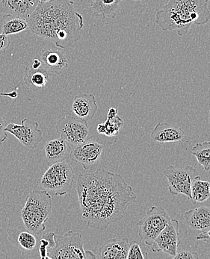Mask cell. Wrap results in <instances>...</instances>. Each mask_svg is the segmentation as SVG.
Segmentation results:
<instances>
[{
  "label": "cell",
  "mask_w": 210,
  "mask_h": 259,
  "mask_svg": "<svg viewBox=\"0 0 210 259\" xmlns=\"http://www.w3.org/2000/svg\"><path fill=\"white\" fill-rule=\"evenodd\" d=\"M76 191L83 221L90 228L102 230L121 220L137 198L121 175L103 168L80 174Z\"/></svg>",
  "instance_id": "cell-1"
},
{
  "label": "cell",
  "mask_w": 210,
  "mask_h": 259,
  "mask_svg": "<svg viewBox=\"0 0 210 259\" xmlns=\"http://www.w3.org/2000/svg\"><path fill=\"white\" fill-rule=\"evenodd\" d=\"M26 20L33 34L60 49L68 48L80 40L84 26L82 15L75 10L70 0L39 3Z\"/></svg>",
  "instance_id": "cell-2"
},
{
  "label": "cell",
  "mask_w": 210,
  "mask_h": 259,
  "mask_svg": "<svg viewBox=\"0 0 210 259\" xmlns=\"http://www.w3.org/2000/svg\"><path fill=\"white\" fill-rule=\"evenodd\" d=\"M209 0H169L156 12L155 23L162 31H175L186 35L193 25L202 26L210 20Z\"/></svg>",
  "instance_id": "cell-3"
},
{
  "label": "cell",
  "mask_w": 210,
  "mask_h": 259,
  "mask_svg": "<svg viewBox=\"0 0 210 259\" xmlns=\"http://www.w3.org/2000/svg\"><path fill=\"white\" fill-rule=\"evenodd\" d=\"M53 200L48 191L34 190L26 197L21 210L25 229L40 237L46 229V223L52 213Z\"/></svg>",
  "instance_id": "cell-4"
},
{
  "label": "cell",
  "mask_w": 210,
  "mask_h": 259,
  "mask_svg": "<svg viewBox=\"0 0 210 259\" xmlns=\"http://www.w3.org/2000/svg\"><path fill=\"white\" fill-rule=\"evenodd\" d=\"M75 180L74 171L71 164L66 161L50 165L38 185L50 195L63 196L69 192Z\"/></svg>",
  "instance_id": "cell-5"
},
{
  "label": "cell",
  "mask_w": 210,
  "mask_h": 259,
  "mask_svg": "<svg viewBox=\"0 0 210 259\" xmlns=\"http://www.w3.org/2000/svg\"><path fill=\"white\" fill-rule=\"evenodd\" d=\"M170 221V216L164 208L152 205L142 219L137 223L141 241L148 246H153L155 239Z\"/></svg>",
  "instance_id": "cell-6"
},
{
  "label": "cell",
  "mask_w": 210,
  "mask_h": 259,
  "mask_svg": "<svg viewBox=\"0 0 210 259\" xmlns=\"http://www.w3.org/2000/svg\"><path fill=\"white\" fill-rule=\"evenodd\" d=\"M56 245L48 252L50 259L86 258L84 241L79 232L68 231L63 235H55Z\"/></svg>",
  "instance_id": "cell-7"
},
{
  "label": "cell",
  "mask_w": 210,
  "mask_h": 259,
  "mask_svg": "<svg viewBox=\"0 0 210 259\" xmlns=\"http://www.w3.org/2000/svg\"><path fill=\"white\" fill-rule=\"evenodd\" d=\"M169 183V191L172 196L183 194L189 199H192L191 185L198 172L195 168L190 165L183 168L169 166L162 172Z\"/></svg>",
  "instance_id": "cell-8"
},
{
  "label": "cell",
  "mask_w": 210,
  "mask_h": 259,
  "mask_svg": "<svg viewBox=\"0 0 210 259\" xmlns=\"http://www.w3.org/2000/svg\"><path fill=\"white\" fill-rule=\"evenodd\" d=\"M56 130L60 138L74 147L85 142L89 134L87 122L69 114L58 120Z\"/></svg>",
  "instance_id": "cell-9"
},
{
  "label": "cell",
  "mask_w": 210,
  "mask_h": 259,
  "mask_svg": "<svg viewBox=\"0 0 210 259\" xmlns=\"http://www.w3.org/2000/svg\"><path fill=\"white\" fill-rule=\"evenodd\" d=\"M5 131L15 136L20 144L29 149H35L43 138V133L38 128V122L32 121L28 118L22 120L20 125L8 124Z\"/></svg>",
  "instance_id": "cell-10"
},
{
  "label": "cell",
  "mask_w": 210,
  "mask_h": 259,
  "mask_svg": "<svg viewBox=\"0 0 210 259\" xmlns=\"http://www.w3.org/2000/svg\"><path fill=\"white\" fill-rule=\"evenodd\" d=\"M103 150V144L90 140L75 146L69 157L72 161L81 164L85 169H91L100 162Z\"/></svg>",
  "instance_id": "cell-11"
},
{
  "label": "cell",
  "mask_w": 210,
  "mask_h": 259,
  "mask_svg": "<svg viewBox=\"0 0 210 259\" xmlns=\"http://www.w3.org/2000/svg\"><path fill=\"white\" fill-rule=\"evenodd\" d=\"M180 241V226L179 221L171 218L170 222L155 239L152 251L163 252L174 258L178 253Z\"/></svg>",
  "instance_id": "cell-12"
},
{
  "label": "cell",
  "mask_w": 210,
  "mask_h": 259,
  "mask_svg": "<svg viewBox=\"0 0 210 259\" xmlns=\"http://www.w3.org/2000/svg\"><path fill=\"white\" fill-rule=\"evenodd\" d=\"M97 109L98 107L94 94L80 93L73 98L72 111L75 117L81 120L91 121L95 117Z\"/></svg>",
  "instance_id": "cell-13"
},
{
  "label": "cell",
  "mask_w": 210,
  "mask_h": 259,
  "mask_svg": "<svg viewBox=\"0 0 210 259\" xmlns=\"http://www.w3.org/2000/svg\"><path fill=\"white\" fill-rule=\"evenodd\" d=\"M40 0H0V13L27 19L38 6Z\"/></svg>",
  "instance_id": "cell-14"
},
{
  "label": "cell",
  "mask_w": 210,
  "mask_h": 259,
  "mask_svg": "<svg viewBox=\"0 0 210 259\" xmlns=\"http://www.w3.org/2000/svg\"><path fill=\"white\" fill-rule=\"evenodd\" d=\"M185 136L186 133L183 128L165 122H159L150 135V138L153 141L161 144L181 142Z\"/></svg>",
  "instance_id": "cell-15"
},
{
  "label": "cell",
  "mask_w": 210,
  "mask_h": 259,
  "mask_svg": "<svg viewBox=\"0 0 210 259\" xmlns=\"http://www.w3.org/2000/svg\"><path fill=\"white\" fill-rule=\"evenodd\" d=\"M40 60L50 74H62L68 65V59L65 53L60 50L44 49L40 53Z\"/></svg>",
  "instance_id": "cell-16"
},
{
  "label": "cell",
  "mask_w": 210,
  "mask_h": 259,
  "mask_svg": "<svg viewBox=\"0 0 210 259\" xmlns=\"http://www.w3.org/2000/svg\"><path fill=\"white\" fill-rule=\"evenodd\" d=\"M129 241L123 238L108 240L99 249V257L103 259H127L129 251Z\"/></svg>",
  "instance_id": "cell-17"
},
{
  "label": "cell",
  "mask_w": 210,
  "mask_h": 259,
  "mask_svg": "<svg viewBox=\"0 0 210 259\" xmlns=\"http://www.w3.org/2000/svg\"><path fill=\"white\" fill-rule=\"evenodd\" d=\"M186 225L194 230L205 232L210 229V207L200 206L184 213Z\"/></svg>",
  "instance_id": "cell-18"
},
{
  "label": "cell",
  "mask_w": 210,
  "mask_h": 259,
  "mask_svg": "<svg viewBox=\"0 0 210 259\" xmlns=\"http://www.w3.org/2000/svg\"><path fill=\"white\" fill-rule=\"evenodd\" d=\"M9 232L11 242L20 249L23 253L33 254L38 251L39 241L37 235L26 230Z\"/></svg>",
  "instance_id": "cell-19"
},
{
  "label": "cell",
  "mask_w": 210,
  "mask_h": 259,
  "mask_svg": "<svg viewBox=\"0 0 210 259\" xmlns=\"http://www.w3.org/2000/svg\"><path fill=\"white\" fill-rule=\"evenodd\" d=\"M46 162L48 165L66 161L69 158V144L62 138L52 140L45 144Z\"/></svg>",
  "instance_id": "cell-20"
},
{
  "label": "cell",
  "mask_w": 210,
  "mask_h": 259,
  "mask_svg": "<svg viewBox=\"0 0 210 259\" xmlns=\"http://www.w3.org/2000/svg\"><path fill=\"white\" fill-rule=\"evenodd\" d=\"M50 72L42 64L38 68H33L31 66L26 67L25 70L23 81L25 84L33 91L40 90L46 87L50 78Z\"/></svg>",
  "instance_id": "cell-21"
},
{
  "label": "cell",
  "mask_w": 210,
  "mask_h": 259,
  "mask_svg": "<svg viewBox=\"0 0 210 259\" xmlns=\"http://www.w3.org/2000/svg\"><path fill=\"white\" fill-rule=\"evenodd\" d=\"M29 29L27 20L23 17L3 15L0 17V30L6 35L18 34Z\"/></svg>",
  "instance_id": "cell-22"
},
{
  "label": "cell",
  "mask_w": 210,
  "mask_h": 259,
  "mask_svg": "<svg viewBox=\"0 0 210 259\" xmlns=\"http://www.w3.org/2000/svg\"><path fill=\"white\" fill-rule=\"evenodd\" d=\"M120 0H93L91 8L96 15L115 18L119 11Z\"/></svg>",
  "instance_id": "cell-23"
},
{
  "label": "cell",
  "mask_w": 210,
  "mask_h": 259,
  "mask_svg": "<svg viewBox=\"0 0 210 259\" xmlns=\"http://www.w3.org/2000/svg\"><path fill=\"white\" fill-rule=\"evenodd\" d=\"M191 202L193 205L197 202H203L210 197V181H203L199 176H197L191 185Z\"/></svg>",
  "instance_id": "cell-24"
},
{
  "label": "cell",
  "mask_w": 210,
  "mask_h": 259,
  "mask_svg": "<svg viewBox=\"0 0 210 259\" xmlns=\"http://www.w3.org/2000/svg\"><path fill=\"white\" fill-rule=\"evenodd\" d=\"M191 153L195 156L199 165L210 172V141H203L195 144Z\"/></svg>",
  "instance_id": "cell-25"
},
{
  "label": "cell",
  "mask_w": 210,
  "mask_h": 259,
  "mask_svg": "<svg viewBox=\"0 0 210 259\" xmlns=\"http://www.w3.org/2000/svg\"><path fill=\"white\" fill-rule=\"evenodd\" d=\"M123 125V119L117 115L114 118L107 119L103 123L99 124L97 131L99 134L104 135L107 137H113L118 135Z\"/></svg>",
  "instance_id": "cell-26"
},
{
  "label": "cell",
  "mask_w": 210,
  "mask_h": 259,
  "mask_svg": "<svg viewBox=\"0 0 210 259\" xmlns=\"http://www.w3.org/2000/svg\"><path fill=\"white\" fill-rule=\"evenodd\" d=\"M147 256L148 254L147 252H142L139 244H133L130 246L127 259H145Z\"/></svg>",
  "instance_id": "cell-27"
},
{
  "label": "cell",
  "mask_w": 210,
  "mask_h": 259,
  "mask_svg": "<svg viewBox=\"0 0 210 259\" xmlns=\"http://www.w3.org/2000/svg\"><path fill=\"white\" fill-rule=\"evenodd\" d=\"M49 242L45 238L41 237L39 241L38 252L42 259H50L48 255Z\"/></svg>",
  "instance_id": "cell-28"
},
{
  "label": "cell",
  "mask_w": 210,
  "mask_h": 259,
  "mask_svg": "<svg viewBox=\"0 0 210 259\" xmlns=\"http://www.w3.org/2000/svg\"><path fill=\"white\" fill-rule=\"evenodd\" d=\"M175 259H199L198 253L197 252H192V251H183V252H178L177 255L174 257Z\"/></svg>",
  "instance_id": "cell-29"
},
{
  "label": "cell",
  "mask_w": 210,
  "mask_h": 259,
  "mask_svg": "<svg viewBox=\"0 0 210 259\" xmlns=\"http://www.w3.org/2000/svg\"><path fill=\"white\" fill-rule=\"evenodd\" d=\"M10 46V39L6 34H0V56L4 54Z\"/></svg>",
  "instance_id": "cell-30"
},
{
  "label": "cell",
  "mask_w": 210,
  "mask_h": 259,
  "mask_svg": "<svg viewBox=\"0 0 210 259\" xmlns=\"http://www.w3.org/2000/svg\"><path fill=\"white\" fill-rule=\"evenodd\" d=\"M6 126V119L0 114V146L6 141L8 138V133L5 131Z\"/></svg>",
  "instance_id": "cell-31"
},
{
  "label": "cell",
  "mask_w": 210,
  "mask_h": 259,
  "mask_svg": "<svg viewBox=\"0 0 210 259\" xmlns=\"http://www.w3.org/2000/svg\"><path fill=\"white\" fill-rule=\"evenodd\" d=\"M55 235H56V234H55L54 232H51L43 234V235H40V236L43 237V238H45V239H46L49 242L48 252L50 249H53V248L54 247L55 245H56V241H55Z\"/></svg>",
  "instance_id": "cell-32"
},
{
  "label": "cell",
  "mask_w": 210,
  "mask_h": 259,
  "mask_svg": "<svg viewBox=\"0 0 210 259\" xmlns=\"http://www.w3.org/2000/svg\"><path fill=\"white\" fill-rule=\"evenodd\" d=\"M196 239L198 241H203L205 242H210V229L208 230L205 231V232H201V233L199 234Z\"/></svg>",
  "instance_id": "cell-33"
},
{
  "label": "cell",
  "mask_w": 210,
  "mask_h": 259,
  "mask_svg": "<svg viewBox=\"0 0 210 259\" xmlns=\"http://www.w3.org/2000/svg\"><path fill=\"white\" fill-rule=\"evenodd\" d=\"M117 110L114 108H111L109 110V112L107 114V119H112L114 118L115 116L117 115Z\"/></svg>",
  "instance_id": "cell-34"
},
{
  "label": "cell",
  "mask_w": 210,
  "mask_h": 259,
  "mask_svg": "<svg viewBox=\"0 0 210 259\" xmlns=\"http://www.w3.org/2000/svg\"><path fill=\"white\" fill-rule=\"evenodd\" d=\"M0 96H7V97H10L12 99H16L18 94H17V91H13V92L10 93H0Z\"/></svg>",
  "instance_id": "cell-35"
},
{
  "label": "cell",
  "mask_w": 210,
  "mask_h": 259,
  "mask_svg": "<svg viewBox=\"0 0 210 259\" xmlns=\"http://www.w3.org/2000/svg\"><path fill=\"white\" fill-rule=\"evenodd\" d=\"M42 66V61L39 60L37 59H34V60L32 61V65L31 67H33V68H38V67H41Z\"/></svg>",
  "instance_id": "cell-36"
},
{
  "label": "cell",
  "mask_w": 210,
  "mask_h": 259,
  "mask_svg": "<svg viewBox=\"0 0 210 259\" xmlns=\"http://www.w3.org/2000/svg\"><path fill=\"white\" fill-rule=\"evenodd\" d=\"M50 0H40V3H47V2H49Z\"/></svg>",
  "instance_id": "cell-37"
},
{
  "label": "cell",
  "mask_w": 210,
  "mask_h": 259,
  "mask_svg": "<svg viewBox=\"0 0 210 259\" xmlns=\"http://www.w3.org/2000/svg\"><path fill=\"white\" fill-rule=\"evenodd\" d=\"M209 122L210 123V111H209Z\"/></svg>",
  "instance_id": "cell-38"
},
{
  "label": "cell",
  "mask_w": 210,
  "mask_h": 259,
  "mask_svg": "<svg viewBox=\"0 0 210 259\" xmlns=\"http://www.w3.org/2000/svg\"><path fill=\"white\" fill-rule=\"evenodd\" d=\"M123 1V0H120V2ZM133 1H141V0H133Z\"/></svg>",
  "instance_id": "cell-39"
},
{
  "label": "cell",
  "mask_w": 210,
  "mask_h": 259,
  "mask_svg": "<svg viewBox=\"0 0 210 259\" xmlns=\"http://www.w3.org/2000/svg\"><path fill=\"white\" fill-rule=\"evenodd\" d=\"M209 256H210V249H209Z\"/></svg>",
  "instance_id": "cell-40"
},
{
  "label": "cell",
  "mask_w": 210,
  "mask_h": 259,
  "mask_svg": "<svg viewBox=\"0 0 210 259\" xmlns=\"http://www.w3.org/2000/svg\"><path fill=\"white\" fill-rule=\"evenodd\" d=\"M79 1L83 2V1H84V0H79Z\"/></svg>",
  "instance_id": "cell-41"
}]
</instances>
